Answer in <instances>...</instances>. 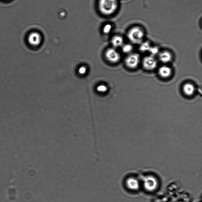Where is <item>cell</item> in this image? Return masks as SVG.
I'll use <instances>...</instances> for the list:
<instances>
[{"label":"cell","instance_id":"11","mask_svg":"<svg viewBox=\"0 0 202 202\" xmlns=\"http://www.w3.org/2000/svg\"><path fill=\"white\" fill-rule=\"evenodd\" d=\"M150 46L149 42H143L141 45L139 47V50L141 52H145L149 51Z\"/></svg>","mask_w":202,"mask_h":202},{"label":"cell","instance_id":"3","mask_svg":"<svg viewBox=\"0 0 202 202\" xmlns=\"http://www.w3.org/2000/svg\"><path fill=\"white\" fill-rule=\"evenodd\" d=\"M105 56L108 61L113 63H115L119 61L120 55L114 48H109L105 53Z\"/></svg>","mask_w":202,"mask_h":202},{"label":"cell","instance_id":"16","mask_svg":"<svg viewBox=\"0 0 202 202\" xmlns=\"http://www.w3.org/2000/svg\"><path fill=\"white\" fill-rule=\"evenodd\" d=\"M87 72V68L84 66H81L78 70V72L81 75H84Z\"/></svg>","mask_w":202,"mask_h":202},{"label":"cell","instance_id":"14","mask_svg":"<svg viewBox=\"0 0 202 202\" xmlns=\"http://www.w3.org/2000/svg\"><path fill=\"white\" fill-rule=\"evenodd\" d=\"M96 90L98 92H101V93H104V92H106L107 91V88L106 86L105 85H100L98 86L97 88H96Z\"/></svg>","mask_w":202,"mask_h":202},{"label":"cell","instance_id":"8","mask_svg":"<svg viewBox=\"0 0 202 202\" xmlns=\"http://www.w3.org/2000/svg\"><path fill=\"white\" fill-rule=\"evenodd\" d=\"M183 91L185 95L187 96H191L195 92V87L194 85L191 83H186L184 85L183 87Z\"/></svg>","mask_w":202,"mask_h":202},{"label":"cell","instance_id":"5","mask_svg":"<svg viewBox=\"0 0 202 202\" xmlns=\"http://www.w3.org/2000/svg\"><path fill=\"white\" fill-rule=\"evenodd\" d=\"M143 65L144 69L148 70L155 69L157 66V62L154 56H149L144 58L143 61Z\"/></svg>","mask_w":202,"mask_h":202},{"label":"cell","instance_id":"9","mask_svg":"<svg viewBox=\"0 0 202 202\" xmlns=\"http://www.w3.org/2000/svg\"><path fill=\"white\" fill-rule=\"evenodd\" d=\"M159 60L163 63H168L171 61L172 58V55L168 51H163L159 54Z\"/></svg>","mask_w":202,"mask_h":202},{"label":"cell","instance_id":"12","mask_svg":"<svg viewBox=\"0 0 202 202\" xmlns=\"http://www.w3.org/2000/svg\"><path fill=\"white\" fill-rule=\"evenodd\" d=\"M122 50L124 53H128L132 51L133 50V47L132 45L130 44L123 45V46H122Z\"/></svg>","mask_w":202,"mask_h":202},{"label":"cell","instance_id":"13","mask_svg":"<svg viewBox=\"0 0 202 202\" xmlns=\"http://www.w3.org/2000/svg\"><path fill=\"white\" fill-rule=\"evenodd\" d=\"M150 53L151 54L152 56H154L158 54L159 53V50L158 47H150L149 49V51Z\"/></svg>","mask_w":202,"mask_h":202},{"label":"cell","instance_id":"10","mask_svg":"<svg viewBox=\"0 0 202 202\" xmlns=\"http://www.w3.org/2000/svg\"><path fill=\"white\" fill-rule=\"evenodd\" d=\"M123 40L121 37L116 36L111 40V43L114 47H118L122 46L123 45Z\"/></svg>","mask_w":202,"mask_h":202},{"label":"cell","instance_id":"4","mask_svg":"<svg viewBox=\"0 0 202 202\" xmlns=\"http://www.w3.org/2000/svg\"><path fill=\"white\" fill-rule=\"evenodd\" d=\"M139 62V56L138 54L133 53L126 57L125 63L126 66L130 69H134L138 66Z\"/></svg>","mask_w":202,"mask_h":202},{"label":"cell","instance_id":"1","mask_svg":"<svg viewBox=\"0 0 202 202\" xmlns=\"http://www.w3.org/2000/svg\"><path fill=\"white\" fill-rule=\"evenodd\" d=\"M118 6V0H99V9L104 15H112L117 9Z\"/></svg>","mask_w":202,"mask_h":202},{"label":"cell","instance_id":"2","mask_svg":"<svg viewBox=\"0 0 202 202\" xmlns=\"http://www.w3.org/2000/svg\"><path fill=\"white\" fill-rule=\"evenodd\" d=\"M145 32L143 30L139 27H135L129 30L127 34L128 39L135 44H139L143 40Z\"/></svg>","mask_w":202,"mask_h":202},{"label":"cell","instance_id":"15","mask_svg":"<svg viewBox=\"0 0 202 202\" xmlns=\"http://www.w3.org/2000/svg\"><path fill=\"white\" fill-rule=\"evenodd\" d=\"M112 29L111 25L110 24H107L103 28V32L105 34H107L110 33Z\"/></svg>","mask_w":202,"mask_h":202},{"label":"cell","instance_id":"7","mask_svg":"<svg viewBox=\"0 0 202 202\" xmlns=\"http://www.w3.org/2000/svg\"><path fill=\"white\" fill-rule=\"evenodd\" d=\"M158 73L160 76L163 78H167L171 75L172 70L169 67L163 66L159 68Z\"/></svg>","mask_w":202,"mask_h":202},{"label":"cell","instance_id":"6","mask_svg":"<svg viewBox=\"0 0 202 202\" xmlns=\"http://www.w3.org/2000/svg\"><path fill=\"white\" fill-rule=\"evenodd\" d=\"M42 37L40 33L37 32H33L29 34L28 40L29 43L32 46H38L42 42Z\"/></svg>","mask_w":202,"mask_h":202}]
</instances>
